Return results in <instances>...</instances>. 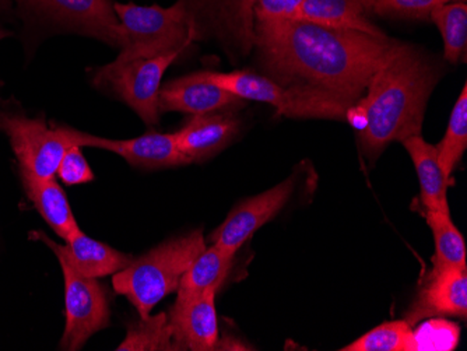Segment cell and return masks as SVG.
<instances>
[{
	"label": "cell",
	"mask_w": 467,
	"mask_h": 351,
	"mask_svg": "<svg viewBox=\"0 0 467 351\" xmlns=\"http://www.w3.org/2000/svg\"><path fill=\"white\" fill-rule=\"evenodd\" d=\"M395 43L388 36L306 20L266 18L254 23V46L262 67L277 83L317 88L351 106L363 98Z\"/></svg>",
	"instance_id": "obj_1"
},
{
	"label": "cell",
	"mask_w": 467,
	"mask_h": 351,
	"mask_svg": "<svg viewBox=\"0 0 467 351\" xmlns=\"http://www.w3.org/2000/svg\"><path fill=\"white\" fill-rule=\"evenodd\" d=\"M441 75L442 67L424 49L396 41L363 98L346 117L368 160H377L392 141L421 135L427 104Z\"/></svg>",
	"instance_id": "obj_2"
},
{
	"label": "cell",
	"mask_w": 467,
	"mask_h": 351,
	"mask_svg": "<svg viewBox=\"0 0 467 351\" xmlns=\"http://www.w3.org/2000/svg\"><path fill=\"white\" fill-rule=\"evenodd\" d=\"M204 248L201 229L165 241L114 274L115 293L125 295L146 319L162 298L177 292L183 274Z\"/></svg>",
	"instance_id": "obj_3"
},
{
	"label": "cell",
	"mask_w": 467,
	"mask_h": 351,
	"mask_svg": "<svg viewBox=\"0 0 467 351\" xmlns=\"http://www.w3.org/2000/svg\"><path fill=\"white\" fill-rule=\"evenodd\" d=\"M114 9L126 36L115 62L183 52L201 39L188 0H178L171 7L114 4Z\"/></svg>",
	"instance_id": "obj_4"
},
{
	"label": "cell",
	"mask_w": 467,
	"mask_h": 351,
	"mask_svg": "<svg viewBox=\"0 0 467 351\" xmlns=\"http://www.w3.org/2000/svg\"><path fill=\"white\" fill-rule=\"evenodd\" d=\"M207 80L230 91L234 96L249 101L265 102L275 107L280 115L288 118H319L343 120L351 104L345 99L306 86H285L269 76L251 70L235 72H204Z\"/></svg>",
	"instance_id": "obj_5"
},
{
	"label": "cell",
	"mask_w": 467,
	"mask_h": 351,
	"mask_svg": "<svg viewBox=\"0 0 467 351\" xmlns=\"http://www.w3.org/2000/svg\"><path fill=\"white\" fill-rule=\"evenodd\" d=\"M0 127L9 136L20 164L23 180L46 181L57 177L63 156L78 144L86 148L88 133L69 127H49L44 119L4 114Z\"/></svg>",
	"instance_id": "obj_6"
},
{
	"label": "cell",
	"mask_w": 467,
	"mask_h": 351,
	"mask_svg": "<svg viewBox=\"0 0 467 351\" xmlns=\"http://www.w3.org/2000/svg\"><path fill=\"white\" fill-rule=\"evenodd\" d=\"M182 52H167L153 57H139L128 62H112L97 70L93 83L109 88L130 106L146 125L160 122L159 94L165 70Z\"/></svg>",
	"instance_id": "obj_7"
},
{
	"label": "cell",
	"mask_w": 467,
	"mask_h": 351,
	"mask_svg": "<svg viewBox=\"0 0 467 351\" xmlns=\"http://www.w3.org/2000/svg\"><path fill=\"white\" fill-rule=\"evenodd\" d=\"M20 9L55 27L99 39L122 49L125 31L111 0H15Z\"/></svg>",
	"instance_id": "obj_8"
},
{
	"label": "cell",
	"mask_w": 467,
	"mask_h": 351,
	"mask_svg": "<svg viewBox=\"0 0 467 351\" xmlns=\"http://www.w3.org/2000/svg\"><path fill=\"white\" fill-rule=\"evenodd\" d=\"M59 263L65 277L67 305V325L60 348L80 350L93 335L109 326V300L97 279L81 276L63 259H59Z\"/></svg>",
	"instance_id": "obj_9"
},
{
	"label": "cell",
	"mask_w": 467,
	"mask_h": 351,
	"mask_svg": "<svg viewBox=\"0 0 467 351\" xmlns=\"http://www.w3.org/2000/svg\"><path fill=\"white\" fill-rule=\"evenodd\" d=\"M202 38L212 36L234 54H249L254 46L259 0H188Z\"/></svg>",
	"instance_id": "obj_10"
},
{
	"label": "cell",
	"mask_w": 467,
	"mask_h": 351,
	"mask_svg": "<svg viewBox=\"0 0 467 351\" xmlns=\"http://www.w3.org/2000/svg\"><path fill=\"white\" fill-rule=\"evenodd\" d=\"M296 190L294 177L287 178L272 190L245 199L228 214L210 241L230 255H235L241 246L285 208Z\"/></svg>",
	"instance_id": "obj_11"
},
{
	"label": "cell",
	"mask_w": 467,
	"mask_h": 351,
	"mask_svg": "<svg viewBox=\"0 0 467 351\" xmlns=\"http://www.w3.org/2000/svg\"><path fill=\"white\" fill-rule=\"evenodd\" d=\"M217 292L219 290L212 288L196 297L175 301L168 315L174 350H216L220 340Z\"/></svg>",
	"instance_id": "obj_12"
},
{
	"label": "cell",
	"mask_w": 467,
	"mask_h": 351,
	"mask_svg": "<svg viewBox=\"0 0 467 351\" xmlns=\"http://www.w3.org/2000/svg\"><path fill=\"white\" fill-rule=\"evenodd\" d=\"M432 316L466 319L467 269H432L424 279L416 300L406 313L405 321L416 326L422 319Z\"/></svg>",
	"instance_id": "obj_13"
},
{
	"label": "cell",
	"mask_w": 467,
	"mask_h": 351,
	"mask_svg": "<svg viewBox=\"0 0 467 351\" xmlns=\"http://www.w3.org/2000/svg\"><path fill=\"white\" fill-rule=\"evenodd\" d=\"M244 106V99L207 80L204 72L175 78L160 88L159 111L203 115Z\"/></svg>",
	"instance_id": "obj_14"
},
{
	"label": "cell",
	"mask_w": 467,
	"mask_h": 351,
	"mask_svg": "<svg viewBox=\"0 0 467 351\" xmlns=\"http://www.w3.org/2000/svg\"><path fill=\"white\" fill-rule=\"evenodd\" d=\"M86 148L111 151L138 169L159 170L191 164L178 149L174 133L149 132L126 140L88 135Z\"/></svg>",
	"instance_id": "obj_15"
},
{
	"label": "cell",
	"mask_w": 467,
	"mask_h": 351,
	"mask_svg": "<svg viewBox=\"0 0 467 351\" xmlns=\"http://www.w3.org/2000/svg\"><path fill=\"white\" fill-rule=\"evenodd\" d=\"M36 235L54 251L57 258L69 263L78 274L84 277L99 279V277L109 276L122 271L133 261L132 256L93 240L84 234L81 230L65 241L67 245H59L42 234Z\"/></svg>",
	"instance_id": "obj_16"
},
{
	"label": "cell",
	"mask_w": 467,
	"mask_h": 351,
	"mask_svg": "<svg viewBox=\"0 0 467 351\" xmlns=\"http://www.w3.org/2000/svg\"><path fill=\"white\" fill-rule=\"evenodd\" d=\"M240 120L228 112L195 115L175 135L178 149L189 161H204L224 150L237 138Z\"/></svg>",
	"instance_id": "obj_17"
},
{
	"label": "cell",
	"mask_w": 467,
	"mask_h": 351,
	"mask_svg": "<svg viewBox=\"0 0 467 351\" xmlns=\"http://www.w3.org/2000/svg\"><path fill=\"white\" fill-rule=\"evenodd\" d=\"M374 4L375 0H304L294 20L361 31L375 36H387L371 22Z\"/></svg>",
	"instance_id": "obj_18"
},
{
	"label": "cell",
	"mask_w": 467,
	"mask_h": 351,
	"mask_svg": "<svg viewBox=\"0 0 467 351\" xmlns=\"http://www.w3.org/2000/svg\"><path fill=\"white\" fill-rule=\"evenodd\" d=\"M416 167L420 181V198L426 211L450 214L448 185L450 180L443 175L438 162L437 148L424 140L421 135L411 136L401 141Z\"/></svg>",
	"instance_id": "obj_19"
},
{
	"label": "cell",
	"mask_w": 467,
	"mask_h": 351,
	"mask_svg": "<svg viewBox=\"0 0 467 351\" xmlns=\"http://www.w3.org/2000/svg\"><path fill=\"white\" fill-rule=\"evenodd\" d=\"M23 183L34 208L60 238L67 241L80 230L69 201L57 182V178L46 181L23 180Z\"/></svg>",
	"instance_id": "obj_20"
},
{
	"label": "cell",
	"mask_w": 467,
	"mask_h": 351,
	"mask_svg": "<svg viewBox=\"0 0 467 351\" xmlns=\"http://www.w3.org/2000/svg\"><path fill=\"white\" fill-rule=\"evenodd\" d=\"M234 256L214 243L204 248L181 279L177 300L196 297L212 288L220 290L233 269Z\"/></svg>",
	"instance_id": "obj_21"
},
{
	"label": "cell",
	"mask_w": 467,
	"mask_h": 351,
	"mask_svg": "<svg viewBox=\"0 0 467 351\" xmlns=\"http://www.w3.org/2000/svg\"><path fill=\"white\" fill-rule=\"evenodd\" d=\"M443 39V57L450 64L466 62L467 54V4L453 0L437 7L430 15Z\"/></svg>",
	"instance_id": "obj_22"
},
{
	"label": "cell",
	"mask_w": 467,
	"mask_h": 351,
	"mask_svg": "<svg viewBox=\"0 0 467 351\" xmlns=\"http://www.w3.org/2000/svg\"><path fill=\"white\" fill-rule=\"evenodd\" d=\"M426 220L434 234L435 256L432 269H467L463 235L456 229L451 214L426 211Z\"/></svg>",
	"instance_id": "obj_23"
},
{
	"label": "cell",
	"mask_w": 467,
	"mask_h": 351,
	"mask_svg": "<svg viewBox=\"0 0 467 351\" xmlns=\"http://www.w3.org/2000/svg\"><path fill=\"white\" fill-rule=\"evenodd\" d=\"M343 351H416L417 334L405 319L385 322L342 348Z\"/></svg>",
	"instance_id": "obj_24"
},
{
	"label": "cell",
	"mask_w": 467,
	"mask_h": 351,
	"mask_svg": "<svg viewBox=\"0 0 467 351\" xmlns=\"http://www.w3.org/2000/svg\"><path fill=\"white\" fill-rule=\"evenodd\" d=\"M437 148L438 162L443 175L451 180L453 170L461 162L467 148V85L464 83L461 96L456 99L447 132Z\"/></svg>",
	"instance_id": "obj_25"
},
{
	"label": "cell",
	"mask_w": 467,
	"mask_h": 351,
	"mask_svg": "<svg viewBox=\"0 0 467 351\" xmlns=\"http://www.w3.org/2000/svg\"><path fill=\"white\" fill-rule=\"evenodd\" d=\"M118 351L174 350L171 327L167 314L147 316L128 329L126 339L118 346Z\"/></svg>",
	"instance_id": "obj_26"
},
{
	"label": "cell",
	"mask_w": 467,
	"mask_h": 351,
	"mask_svg": "<svg viewBox=\"0 0 467 351\" xmlns=\"http://www.w3.org/2000/svg\"><path fill=\"white\" fill-rule=\"evenodd\" d=\"M453 0H375L374 15L390 20L430 22L437 7Z\"/></svg>",
	"instance_id": "obj_27"
},
{
	"label": "cell",
	"mask_w": 467,
	"mask_h": 351,
	"mask_svg": "<svg viewBox=\"0 0 467 351\" xmlns=\"http://www.w3.org/2000/svg\"><path fill=\"white\" fill-rule=\"evenodd\" d=\"M81 146L76 144L67 151L60 161L57 175L67 185H81L94 180L93 170L84 157Z\"/></svg>",
	"instance_id": "obj_28"
},
{
	"label": "cell",
	"mask_w": 467,
	"mask_h": 351,
	"mask_svg": "<svg viewBox=\"0 0 467 351\" xmlns=\"http://www.w3.org/2000/svg\"><path fill=\"white\" fill-rule=\"evenodd\" d=\"M304 0H259L256 20L288 18L294 20Z\"/></svg>",
	"instance_id": "obj_29"
},
{
	"label": "cell",
	"mask_w": 467,
	"mask_h": 351,
	"mask_svg": "<svg viewBox=\"0 0 467 351\" xmlns=\"http://www.w3.org/2000/svg\"><path fill=\"white\" fill-rule=\"evenodd\" d=\"M10 9V0H0V12Z\"/></svg>",
	"instance_id": "obj_30"
},
{
	"label": "cell",
	"mask_w": 467,
	"mask_h": 351,
	"mask_svg": "<svg viewBox=\"0 0 467 351\" xmlns=\"http://www.w3.org/2000/svg\"><path fill=\"white\" fill-rule=\"evenodd\" d=\"M10 33L9 31L5 30V28L0 27V41L2 39L6 38V36H9Z\"/></svg>",
	"instance_id": "obj_31"
}]
</instances>
